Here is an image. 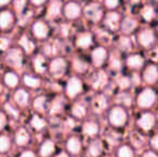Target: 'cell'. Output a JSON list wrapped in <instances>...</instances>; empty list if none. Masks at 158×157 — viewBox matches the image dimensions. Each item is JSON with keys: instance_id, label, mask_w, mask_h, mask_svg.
I'll use <instances>...</instances> for the list:
<instances>
[{"instance_id": "obj_1", "label": "cell", "mask_w": 158, "mask_h": 157, "mask_svg": "<svg viewBox=\"0 0 158 157\" xmlns=\"http://www.w3.org/2000/svg\"><path fill=\"white\" fill-rule=\"evenodd\" d=\"M106 122L112 129H124L129 123L128 108L117 105V103L110 105V108L106 111Z\"/></svg>"}, {"instance_id": "obj_2", "label": "cell", "mask_w": 158, "mask_h": 157, "mask_svg": "<svg viewBox=\"0 0 158 157\" xmlns=\"http://www.w3.org/2000/svg\"><path fill=\"white\" fill-rule=\"evenodd\" d=\"M158 103V93L153 86L145 85L140 88L135 97V105L140 111L152 110Z\"/></svg>"}, {"instance_id": "obj_3", "label": "cell", "mask_w": 158, "mask_h": 157, "mask_svg": "<svg viewBox=\"0 0 158 157\" xmlns=\"http://www.w3.org/2000/svg\"><path fill=\"white\" fill-rule=\"evenodd\" d=\"M157 41L156 31L151 27H140V29L135 32V43L142 50H152L156 46Z\"/></svg>"}, {"instance_id": "obj_4", "label": "cell", "mask_w": 158, "mask_h": 157, "mask_svg": "<svg viewBox=\"0 0 158 157\" xmlns=\"http://www.w3.org/2000/svg\"><path fill=\"white\" fill-rule=\"evenodd\" d=\"M157 116L152 110L141 111L135 119V126L142 134H150L157 126Z\"/></svg>"}, {"instance_id": "obj_5", "label": "cell", "mask_w": 158, "mask_h": 157, "mask_svg": "<svg viewBox=\"0 0 158 157\" xmlns=\"http://www.w3.org/2000/svg\"><path fill=\"white\" fill-rule=\"evenodd\" d=\"M110 54L108 48L104 45H97L94 46L90 51L89 59L90 65L96 69H102L104 66L108 64V60L110 58Z\"/></svg>"}, {"instance_id": "obj_6", "label": "cell", "mask_w": 158, "mask_h": 157, "mask_svg": "<svg viewBox=\"0 0 158 157\" xmlns=\"http://www.w3.org/2000/svg\"><path fill=\"white\" fill-rule=\"evenodd\" d=\"M106 9L102 6V3L92 1L85 6L83 9V14L89 22L94 24L102 23L103 17L106 15Z\"/></svg>"}, {"instance_id": "obj_7", "label": "cell", "mask_w": 158, "mask_h": 157, "mask_svg": "<svg viewBox=\"0 0 158 157\" xmlns=\"http://www.w3.org/2000/svg\"><path fill=\"white\" fill-rule=\"evenodd\" d=\"M140 80L142 83L148 86H153L158 84V63L150 61L146 63L143 69L140 71Z\"/></svg>"}, {"instance_id": "obj_8", "label": "cell", "mask_w": 158, "mask_h": 157, "mask_svg": "<svg viewBox=\"0 0 158 157\" xmlns=\"http://www.w3.org/2000/svg\"><path fill=\"white\" fill-rule=\"evenodd\" d=\"M146 58L143 54L138 52H130L125 55L124 57V64L125 67L131 72H139L144 68L146 65Z\"/></svg>"}, {"instance_id": "obj_9", "label": "cell", "mask_w": 158, "mask_h": 157, "mask_svg": "<svg viewBox=\"0 0 158 157\" xmlns=\"http://www.w3.org/2000/svg\"><path fill=\"white\" fill-rule=\"evenodd\" d=\"M140 19L133 15H125L123 16L119 25V32L123 36L130 37L131 35H135V32L140 29Z\"/></svg>"}, {"instance_id": "obj_10", "label": "cell", "mask_w": 158, "mask_h": 157, "mask_svg": "<svg viewBox=\"0 0 158 157\" xmlns=\"http://www.w3.org/2000/svg\"><path fill=\"white\" fill-rule=\"evenodd\" d=\"M123 15L118 11H106V15L103 17L102 24L106 27V30L111 32H115L118 30L119 31V25H121Z\"/></svg>"}, {"instance_id": "obj_11", "label": "cell", "mask_w": 158, "mask_h": 157, "mask_svg": "<svg viewBox=\"0 0 158 157\" xmlns=\"http://www.w3.org/2000/svg\"><path fill=\"white\" fill-rule=\"evenodd\" d=\"M63 14L68 21H75V19H80L81 15L83 14V8L77 1L70 0L64 4Z\"/></svg>"}, {"instance_id": "obj_12", "label": "cell", "mask_w": 158, "mask_h": 157, "mask_svg": "<svg viewBox=\"0 0 158 157\" xmlns=\"http://www.w3.org/2000/svg\"><path fill=\"white\" fill-rule=\"evenodd\" d=\"M84 85L83 82L77 76H71L68 79L66 84V95L70 99L77 98L79 95L83 93Z\"/></svg>"}, {"instance_id": "obj_13", "label": "cell", "mask_w": 158, "mask_h": 157, "mask_svg": "<svg viewBox=\"0 0 158 157\" xmlns=\"http://www.w3.org/2000/svg\"><path fill=\"white\" fill-rule=\"evenodd\" d=\"M100 129H101L100 124L97 121H95V119L86 121L82 125V132H83V134L90 139L97 138L100 134Z\"/></svg>"}, {"instance_id": "obj_14", "label": "cell", "mask_w": 158, "mask_h": 157, "mask_svg": "<svg viewBox=\"0 0 158 157\" xmlns=\"http://www.w3.org/2000/svg\"><path fill=\"white\" fill-rule=\"evenodd\" d=\"M95 42V37L90 31H83L77 35L75 39V45L81 50H87L93 46Z\"/></svg>"}, {"instance_id": "obj_15", "label": "cell", "mask_w": 158, "mask_h": 157, "mask_svg": "<svg viewBox=\"0 0 158 157\" xmlns=\"http://www.w3.org/2000/svg\"><path fill=\"white\" fill-rule=\"evenodd\" d=\"M67 69H68V63L63 57H56L50 64V71L56 76H64Z\"/></svg>"}, {"instance_id": "obj_16", "label": "cell", "mask_w": 158, "mask_h": 157, "mask_svg": "<svg viewBox=\"0 0 158 157\" xmlns=\"http://www.w3.org/2000/svg\"><path fill=\"white\" fill-rule=\"evenodd\" d=\"M92 108L94 111L98 112V113H103L106 112L108 109L110 108L109 105V99L104 94H98L95 96V98L92 101Z\"/></svg>"}, {"instance_id": "obj_17", "label": "cell", "mask_w": 158, "mask_h": 157, "mask_svg": "<svg viewBox=\"0 0 158 157\" xmlns=\"http://www.w3.org/2000/svg\"><path fill=\"white\" fill-rule=\"evenodd\" d=\"M104 144L99 138H94L87 145V153L89 157H101L103 155Z\"/></svg>"}, {"instance_id": "obj_18", "label": "cell", "mask_w": 158, "mask_h": 157, "mask_svg": "<svg viewBox=\"0 0 158 157\" xmlns=\"http://www.w3.org/2000/svg\"><path fill=\"white\" fill-rule=\"evenodd\" d=\"M82 149H83V144H82L81 139L77 138V136L69 137L66 142V150L69 154L77 156L82 152Z\"/></svg>"}, {"instance_id": "obj_19", "label": "cell", "mask_w": 158, "mask_h": 157, "mask_svg": "<svg viewBox=\"0 0 158 157\" xmlns=\"http://www.w3.org/2000/svg\"><path fill=\"white\" fill-rule=\"evenodd\" d=\"M137 152L131 143L123 142L115 147V157H135Z\"/></svg>"}, {"instance_id": "obj_20", "label": "cell", "mask_w": 158, "mask_h": 157, "mask_svg": "<svg viewBox=\"0 0 158 157\" xmlns=\"http://www.w3.org/2000/svg\"><path fill=\"white\" fill-rule=\"evenodd\" d=\"M31 31L37 39H45L50 34V28L43 21H37L33 23Z\"/></svg>"}, {"instance_id": "obj_21", "label": "cell", "mask_w": 158, "mask_h": 157, "mask_svg": "<svg viewBox=\"0 0 158 157\" xmlns=\"http://www.w3.org/2000/svg\"><path fill=\"white\" fill-rule=\"evenodd\" d=\"M109 83V74L106 71L104 72L102 69H98L94 80H93V87L97 90H100L102 88L106 87Z\"/></svg>"}, {"instance_id": "obj_22", "label": "cell", "mask_w": 158, "mask_h": 157, "mask_svg": "<svg viewBox=\"0 0 158 157\" xmlns=\"http://www.w3.org/2000/svg\"><path fill=\"white\" fill-rule=\"evenodd\" d=\"M157 16V11L156 8L151 4H146L140 11V17L143 22L145 23H152L156 19Z\"/></svg>"}, {"instance_id": "obj_23", "label": "cell", "mask_w": 158, "mask_h": 157, "mask_svg": "<svg viewBox=\"0 0 158 157\" xmlns=\"http://www.w3.org/2000/svg\"><path fill=\"white\" fill-rule=\"evenodd\" d=\"M109 68H110V72H114L115 74H121V72L123 71L125 64H124V58H121L119 56H112V54H110V58L108 60Z\"/></svg>"}, {"instance_id": "obj_24", "label": "cell", "mask_w": 158, "mask_h": 157, "mask_svg": "<svg viewBox=\"0 0 158 157\" xmlns=\"http://www.w3.org/2000/svg\"><path fill=\"white\" fill-rule=\"evenodd\" d=\"M117 90H130L133 86V80L131 76L127 74H118L115 81Z\"/></svg>"}, {"instance_id": "obj_25", "label": "cell", "mask_w": 158, "mask_h": 157, "mask_svg": "<svg viewBox=\"0 0 158 157\" xmlns=\"http://www.w3.org/2000/svg\"><path fill=\"white\" fill-rule=\"evenodd\" d=\"M14 23V15L11 11L3 10L0 12V28L9 29Z\"/></svg>"}, {"instance_id": "obj_26", "label": "cell", "mask_w": 158, "mask_h": 157, "mask_svg": "<svg viewBox=\"0 0 158 157\" xmlns=\"http://www.w3.org/2000/svg\"><path fill=\"white\" fill-rule=\"evenodd\" d=\"M6 61L10 66L19 67L23 61V54L19 50H11L6 55Z\"/></svg>"}, {"instance_id": "obj_27", "label": "cell", "mask_w": 158, "mask_h": 157, "mask_svg": "<svg viewBox=\"0 0 158 157\" xmlns=\"http://www.w3.org/2000/svg\"><path fill=\"white\" fill-rule=\"evenodd\" d=\"M64 4L60 0H52L48 8V17H57L60 13H63Z\"/></svg>"}, {"instance_id": "obj_28", "label": "cell", "mask_w": 158, "mask_h": 157, "mask_svg": "<svg viewBox=\"0 0 158 157\" xmlns=\"http://www.w3.org/2000/svg\"><path fill=\"white\" fill-rule=\"evenodd\" d=\"M117 48H118V51L121 53H123V54H128V53L131 52V48H132V43H131L130 41V37L128 36H123L122 35V37L118 39V41H117Z\"/></svg>"}, {"instance_id": "obj_29", "label": "cell", "mask_w": 158, "mask_h": 157, "mask_svg": "<svg viewBox=\"0 0 158 157\" xmlns=\"http://www.w3.org/2000/svg\"><path fill=\"white\" fill-rule=\"evenodd\" d=\"M71 112H72V115L75 118L82 119L85 118L86 114H87V105L83 102H77L75 105H73Z\"/></svg>"}, {"instance_id": "obj_30", "label": "cell", "mask_w": 158, "mask_h": 157, "mask_svg": "<svg viewBox=\"0 0 158 157\" xmlns=\"http://www.w3.org/2000/svg\"><path fill=\"white\" fill-rule=\"evenodd\" d=\"M55 151V144L53 141L51 140H45L43 143L41 144L39 150V153L41 157H50L54 153Z\"/></svg>"}, {"instance_id": "obj_31", "label": "cell", "mask_w": 158, "mask_h": 157, "mask_svg": "<svg viewBox=\"0 0 158 157\" xmlns=\"http://www.w3.org/2000/svg\"><path fill=\"white\" fill-rule=\"evenodd\" d=\"M14 100L19 107H26L29 101V94L25 89H19L14 94Z\"/></svg>"}, {"instance_id": "obj_32", "label": "cell", "mask_w": 158, "mask_h": 157, "mask_svg": "<svg viewBox=\"0 0 158 157\" xmlns=\"http://www.w3.org/2000/svg\"><path fill=\"white\" fill-rule=\"evenodd\" d=\"M29 142V134L25 129H19L15 136V143L19 147H24Z\"/></svg>"}, {"instance_id": "obj_33", "label": "cell", "mask_w": 158, "mask_h": 157, "mask_svg": "<svg viewBox=\"0 0 158 157\" xmlns=\"http://www.w3.org/2000/svg\"><path fill=\"white\" fill-rule=\"evenodd\" d=\"M121 4L122 0H102V6L106 11H116Z\"/></svg>"}, {"instance_id": "obj_34", "label": "cell", "mask_w": 158, "mask_h": 157, "mask_svg": "<svg viewBox=\"0 0 158 157\" xmlns=\"http://www.w3.org/2000/svg\"><path fill=\"white\" fill-rule=\"evenodd\" d=\"M4 83L6 85H8L9 87H15L19 84V76L15 73L9 72L4 76Z\"/></svg>"}, {"instance_id": "obj_35", "label": "cell", "mask_w": 158, "mask_h": 157, "mask_svg": "<svg viewBox=\"0 0 158 157\" xmlns=\"http://www.w3.org/2000/svg\"><path fill=\"white\" fill-rule=\"evenodd\" d=\"M23 82L26 86H28V87H30V88H37L40 86L39 79L35 78V76H25L23 78Z\"/></svg>"}, {"instance_id": "obj_36", "label": "cell", "mask_w": 158, "mask_h": 157, "mask_svg": "<svg viewBox=\"0 0 158 157\" xmlns=\"http://www.w3.org/2000/svg\"><path fill=\"white\" fill-rule=\"evenodd\" d=\"M73 68L75 69V71L80 72V73H85L88 69L87 63H85L82 59H74L73 61Z\"/></svg>"}, {"instance_id": "obj_37", "label": "cell", "mask_w": 158, "mask_h": 157, "mask_svg": "<svg viewBox=\"0 0 158 157\" xmlns=\"http://www.w3.org/2000/svg\"><path fill=\"white\" fill-rule=\"evenodd\" d=\"M19 44L23 46L24 51H25L26 53H30L31 51H33V48H35L33 42L30 41V40L28 39V37H26V36L22 37V39L19 40Z\"/></svg>"}, {"instance_id": "obj_38", "label": "cell", "mask_w": 158, "mask_h": 157, "mask_svg": "<svg viewBox=\"0 0 158 157\" xmlns=\"http://www.w3.org/2000/svg\"><path fill=\"white\" fill-rule=\"evenodd\" d=\"M33 107H35V110H38V111H44V109H45L46 107V99L45 97L43 96H40V97H37V98L35 99V101H33Z\"/></svg>"}, {"instance_id": "obj_39", "label": "cell", "mask_w": 158, "mask_h": 157, "mask_svg": "<svg viewBox=\"0 0 158 157\" xmlns=\"http://www.w3.org/2000/svg\"><path fill=\"white\" fill-rule=\"evenodd\" d=\"M11 145V141L9 137L0 136V153H6L9 151Z\"/></svg>"}, {"instance_id": "obj_40", "label": "cell", "mask_w": 158, "mask_h": 157, "mask_svg": "<svg viewBox=\"0 0 158 157\" xmlns=\"http://www.w3.org/2000/svg\"><path fill=\"white\" fill-rule=\"evenodd\" d=\"M148 145H150V149L154 150L158 153V132H155L151 136L150 140H148Z\"/></svg>"}, {"instance_id": "obj_41", "label": "cell", "mask_w": 158, "mask_h": 157, "mask_svg": "<svg viewBox=\"0 0 158 157\" xmlns=\"http://www.w3.org/2000/svg\"><path fill=\"white\" fill-rule=\"evenodd\" d=\"M35 68L37 71L39 72H44L45 71V61H44V58L42 57H37L35 60Z\"/></svg>"}, {"instance_id": "obj_42", "label": "cell", "mask_w": 158, "mask_h": 157, "mask_svg": "<svg viewBox=\"0 0 158 157\" xmlns=\"http://www.w3.org/2000/svg\"><path fill=\"white\" fill-rule=\"evenodd\" d=\"M31 126L35 128V129L40 130L45 126V123H44L43 119H41L39 116H33L31 119Z\"/></svg>"}, {"instance_id": "obj_43", "label": "cell", "mask_w": 158, "mask_h": 157, "mask_svg": "<svg viewBox=\"0 0 158 157\" xmlns=\"http://www.w3.org/2000/svg\"><path fill=\"white\" fill-rule=\"evenodd\" d=\"M140 157H158V153L157 152H155L154 150H152V149L148 147V149L142 151Z\"/></svg>"}, {"instance_id": "obj_44", "label": "cell", "mask_w": 158, "mask_h": 157, "mask_svg": "<svg viewBox=\"0 0 158 157\" xmlns=\"http://www.w3.org/2000/svg\"><path fill=\"white\" fill-rule=\"evenodd\" d=\"M6 115H4L2 112H0V130L2 129V128L6 126Z\"/></svg>"}, {"instance_id": "obj_45", "label": "cell", "mask_w": 158, "mask_h": 157, "mask_svg": "<svg viewBox=\"0 0 158 157\" xmlns=\"http://www.w3.org/2000/svg\"><path fill=\"white\" fill-rule=\"evenodd\" d=\"M6 109L8 110L9 112H10L11 114H12L13 116H15V118H17V111H15V110H13L12 108H11V105H6Z\"/></svg>"}, {"instance_id": "obj_46", "label": "cell", "mask_w": 158, "mask_h": 157, "mask_svg": "<svg viewBox=\"0 0 158 157\" xmlns=\"http://www.w3.org/2000/svg\"><path fill=\"white\" fill-rule=\"evenodd\" d=\"M19 157H35V154H33V152L31 151H25L23 152V153L21 154V156Z\"/></svg>"}, {"instance_id": "obj_47", "label": "cell", "mask_w": 158, "mask_h": 157, "mask_svg": "<svg viewBox=\"0 0 158 157\" xmlns=\"http://www.w3.org/2000/svg\"><path fill=\"white\" fill-rule=\"evenodd\" d=\"M30 2H31V3L33 4V6H41V4L45 3L46 0H30Z\"/></svg>"}, {"instance_id": "obj_48", "label": "cell", "mask_w": 158, "mask_h": 157, "mask_svg": "<svg viewBox=\"0 0 158 157\" xmlns=\"http://www.w3.org/2000/svg\"><path fill=\"white\" fill-rule=\"evenodd\" d=\"M11 2V0H0V6H6V4H9Z\"/></svg>"}, {"instance_id": "obj_49", "label": "cell", "mask_w": 158, "mask_h": 157, "mask_svg": "<svg viewBox=\"0 0 158 157\" xmlns=\"http://www.w3.org/2000/svg\"><path fill=\"white\" fill-rule=\"evenodd\" d=\"M56 157H69V155L67 153H64V152H61V153H59Z\"/></svg>"}, {"instance_id": "obj_50", "label": "cell", "mask_w": 158, "mask_h": 157, "mask_svg": "<svg viewBox=\"0 0 158 157\" xmlns=\"http://www.w3.org/2000/svg\"><path fill=\"white\" fill-rule=\"evenodd\" d=\"M155 31H156V35H157V37H158V23H157L156 27H155Z\"/></svg>"}, {"instance_id": "obj_51", "label": "cell", "mask_w": 158, "mask_h": 157, "mask_svg": "<svg viewBox=\"0 0 158 157\" xmlns=\"http://www.w3.org/2000/svg\"><path fill=\"white\" fill-rule=\"evenodd\" d=\"M101 157H111V156H109V155H104V154H103V155H102Z\"/></svg>"}, {"instance_id": "obj_52", "label": "cell", "mask_w": 158, "mask_h": 157, "mask_svg": "<svg viewBox=\"0 0 158 157\" xmlns=\"http://www.w3.org/2000/svg\"><path fill=\"white\" fill-rule=\"evenodd\" d=\"M0 92H1V85H0Z\"/></svg>"}, {"instance_id": "obj_53", "label": "cell", "mask_w": 158, "mask_h": 157, "mask_svg": "<svg viewBox=\"0 0 158 157\" xmlns=\"http://www.w3.org/2000/svg\"><path fill=\"white\" fill-rule=\"evenodd\" d=\"M75 1H79V0H75Z\"/></svg>"}, {"instance_id": "obj_54", "label": "cell", "mask_w": 158, "mask_h": 157, "mask_svg": "<svg viewBox=\"0 0 158 157\" xmlns=\"http://www.w3.org/2000/svg\"><path fill=\"white\" fill-rule=\"evenodd\" d=\"M157 105H158V103H157Z\"/></svg>"}]
</instances>
